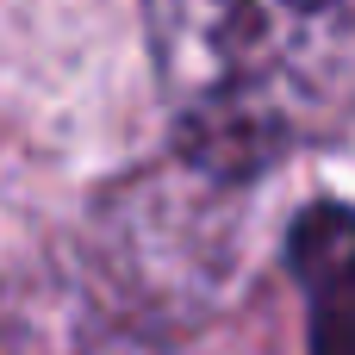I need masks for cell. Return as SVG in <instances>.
Masks as SVG:
<instances>
[{
    "mask_svg": "<svg viewBox=\"0 0 355 355\" xmlns=\"http://www.w3.org/2000/svg\"><path fill=\"white\" fill-rule=\"evenodd\" d=\"M181 156L250 181L355 112V0H150Z\"/></svg>",
    "mask_w": 355,
    "mask_h": 355,
    "instance_id": "cell-1",
    "label": "cell"
},
{
    "mask_svg": "<svg viewBox=\"0 0 355 355\" xmlns=\"http://www.w3.org/2000/svg\"><path fill=\"white\" fill-rule=\"evenodd\" d=\"M287 262L306 287L312 355H355V212L349 206H306Z\"/></svg>",
    "mask_w": 355,
    "mask_h": 355,
    "instance_id": "cell-2",
    "label": "cell"
}]
</instances>
